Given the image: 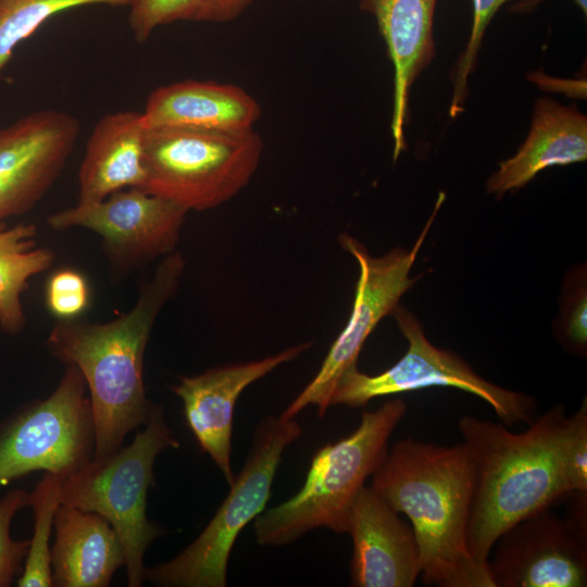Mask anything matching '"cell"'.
<instances>
[{
    "mask_svg": "<svg viewBox=\"0 0 587 587\" xmlns=\"http://www.w3.org/2000/svg\"><path fill=\"white\" fill-rule=\"evenodd\" d=\"M185 268L180 252L163 258L153 276L140 287L135 305L107 323L59 319L47 347L85 378L95 424L92 459L123 446L126 435L145 425L154 408L143 384L145 350L164 304L176 292Z\"/></svg>",
    "mask_w": 587,
    "mask_h": 587,
    "instance_id": "6da1fadb",
    "label": "cell"
},
{
    "mask_svg": "<svg viewBox=\"0 0 587 587\" xmlns=\"http://www.w3.org/2000/svg\"><path fill=\"white\" fill-rule=\"evenodd\" d=\"M371 477L372 489L409 517L425 585L494 587L488 564L475 560L467 548L475 467L464 442L444 447L399 440Z\"/></svg>",
    "mask_w": 587,
    "mask_h": 587,
    "instance_id": "7a4b0ae2",
    "label": "cell"
},
{
    "mask_svg": "<svg viewBox=\"0 0 587 587\" xmlns=\"http://www.w3.org/2000/svg\"><path fill=\"white\" fill-rule=\"evenodd\" d=\"M565 409L557 404L512 433L472 415L458 428L473 458L475 485L466 541L472 557L488 564L498 537L521 520L565 498L558 465V439Z\"/></svg>",
    "mask_w": 587,
    "mask_h": 587,
    "instance_id": "3957f363",
    "label": "cell"
},
{
    "mask_svg": "<svg viewBox=\"0 0 587 587\" xmlns=\"http://www.w3.org/2000/svg\"><path fill=\"white\" fill-rule=\"evenodd\" d=\"M405 412L401 399L386 401L375 411H364L349 436L319 449L300 490L254 519L257 542L283 546L319 527L348 533L351 507Z\"/></svg>",
    "mask_w": 587,
    "mask_h": 587,
    "instance_id": "277c9868",
    "label": "cell"
},
{
    "mask_svg": "<svg viewBox=\"0 0 587 587\" xmlns=\"http://www.w3.org/2000/svg\"><path fill=\"white\" fill-rule=\"evenodd\" d=\"M133 441L115 452L91 459L61 484V503L103 516L114 528L125 555L128 587L146 582L145 553L163 529L147 517V496L154 483L153 465L165 449L179 447L164 417L154 405Z\"/></svg>",
    "mask_w": 587,
    "mask_h": 587,
    "instance_id": "5b68a950",
    "label": "cell"
},
{
    "mask_svg": "<svg viewBox=\"0 0 587 587\" xmlns=\"http://www.w3.org/2000/svg\"><path fill=\"white\" fill-rule=\"evenodd\" d=\"M262 152V138L253 129L147 128L140 188L188 212L214 209L248 185Z\"/></svg>",
    "mask_w": 587,
    "mask_h": 587,
    "instance_id": "8992f818",
    "label": "cell"
},
{
    "mask_svg": "<svg viewBox=\"0 0 587 587\" xmlns=\"http://www.w3.org/2000/svg\"><path fill=\"white\" fill-rule=\"evenodd\" d=\"M301 435L295 419L264 417L241 471L209 524L175 558L147 567L146 580L161 587H225L234 544L265 509L283 452Z\"/></svg>",
    "mask_w": 587,
    "mask_h": 587,
    "instance_id": "52a82bcc",
    "label": "cell"
},
{
    "mask_svg": "<svg viewBox=\"0 0 587 587\" xmlns=\"http://www.w3.org/2000/svg\"><path fill=\"white\" fill-rule=\"evenodd\" d=\"M87 385L75 365L52 394L0 427V488L36 471L64 478L92 459L95 424Z\"/></svg>",
    "mask_w": 587,
    "mask_h": 587,
    "instance_id": "ba28073f",
    "label": "cell"
},
{
    "mask_svg": "<svg viewBox=\"0 0 587 587\" xmlns=\"http://www.w3.org/2000/svg\"><path fill=\"white\" fill-rule=\"evenodd\" d=\"M392 315L408 341L404 355L376 375H367L357 365L351 366L339 379L332 396V405L358 408L378 397L429 387H451L486 401L507 425L534 421L536 403L532 397L486 380L460 355L430 344L421 323L403 307L398 305Z\"/></svg>",
    "mask_w": 587,
    "mask_h": 587,
    "instance_id": "9c48e42d",
    "label": "cell"
},
{
    "mask_svg": "<svg viewBox=\"0 0 587 587\" xmlns=\"http://www.w3.org/2000/svg\"><path fill=\"white\" fill-rule=\"evenodd\" d=\"M445 199V192H440L433 213L410 249L398 248L385 255L373 257L355 238L347 234L339 237L341 247L351 253L359 264L360 273L352 310L319 372L290 402L282 416L295 419L310 404L316 407L320 417L326 413L332 405V396L339 379L347 370L357 365L367 337L385 316L392 314L401 297L417 282L410 273Z\"/></svg>",
    "mask_w": 587,
    "mask_h": 587,
    "instance_id": "30bf717a",
    "label": "cell"
},
{
    "mask_svg": "<svg viewBox=\"0 0 587 587\" xmlns=\"http://www.w3.org/2000/svg\"><path fill=\"white\" fill-rule=\"evenodd\" d=\"M187 213L165 198L132 187L54 212L47 224L54 230L80 227L96 233L113 270L125 273L173 253Z\"/></svg>",
    "mask_w": 587,
    "mask_h": 587,
    "instance_id": "8fae6325",
    "label": "cell"
},
{
    "mask_svg": "<svg viewBox=\"0 0 587 587\" xmlns=\"http://www.w3.org/2000/svg\"><path fill=\"white\" fill-rule=\"evenodd\" d=\"M68 112L42 109L0 126V224L32 210L57 182L79 137Z\"/></svg>",
    "mask_w": 587,
    "mask_h": 587,
    "instance_id": "7c38bea8",
    "label": "cell"
},
{
    "mask_svg": "<svg viewBox=\"0 0 587 587\" xmlns=\"http://www.w3.org/2000/svg\"><path fill=\"white\" fill-rule=\"evenodd\" d=\"M488 558L494 587H585L587 544L550 508L509 527Z\"/></svg>",
    "mask_w": 587,
    "mask_h": 587,
    "instance_id": "4fadbf2b",
    "label": "cell"
},
{
    "mask_svg": "<svg viewBox=\"0 0 587 587\" xmlns=\"http://www.w3.org/2000/svg\"><path fill=\"white\" fill-rule=\"evenodd\" d=\"M311 347L303 342L258 361L227 364L193 376H182L172 386L184 407L187 425L201 450L210 455L230 485L232 435L235 404L241 392L274 369Z\"/></svg>",
    "mask_w": 587,
    "mask_h": 587,
    "instance_id": "5bb4252c",
    "label": "cell"
},
{
    "mask_svg": "<svg viewBox=\"0 0 587 587\" xmlns=\"http://www.w3.org/2000/svg\"><path fill=\"white\" fill-rule=\"evenodd\" d=\"M348 533L353 544V586L415 585L422 566L413 528L371 486H363L351 507Z\"/></svg>",
    "mask_w": 587,
    "mask_h": 587,
    "instance_id": "9a60e30c",
    "label": "cell"
},
{
    "mask_svg": "<svg viewBox=\"0 0 587 587\" xmlns=\"http://www.w3.org/2000/svg\"><path fill=\"white\" fill-rule=\"evenodd\" d=\"M437 0H360L372 14L394 66V103L390 123L394 161L405 149L411 87L436 54L433 35Z\"/></svg>",
    "mask_w": 587,
    "mask_h": 587,
    "instance_id": "2e32d148",
    "label": "cell"
},
{
    "mask_svg": "<svg viewBox=\"0 0 587 587\" xmlns=\"http://www.w3.org/2000/svg\"><path fill=\"white\" fill-rule=\"evenodd\" d=\"M260 117L259 102L245 89L193 79L158 87L149 95L141 112L146 128L207 132L250 130Z\"/></svg>",
    "mask_w": 587,
    "mask_h": 587,
    "instance_id": "e0dca14e",
    "label": "cell"
},
{
    "mask_svg": "<svg viewBox=\"0 0 587 587\" xmlns=\"http://www.w3.org/2000/svg\"><path fill=\"white\" fill-rule=\"evenodd\" d=\"M587 159V117L576 107H564L553 99H537L529 133L517 152L499 163L488 178L486 191L501 199L519 190L539 172Z\"/></svg>",
    "mask_w": 587,
    "mask_h": 587,
    "instance_id": "ac0fdd59",
    "label": "cell"
},
{
    "mask_svg": "<svg viewBox=\"0 0 587 587\" xmlns=\"http://www.w3.org/2000/svg\"><path fill=\"white\" fill-rule=\"evenodd\" d=\"M50 548L54 587H108L125 565L121 540L101 515L60 503Z\"/></svg>",
    "mask_w": 587,
    "mask_h": 587,
    "instance_id": "d6986e66",
    "label": "cell"
},
{
    "mask_svg": "<svg viewBox=\"0 0 587 587\" xmlns=\"http://www.w3.org/2000/svg\"><path fill=\"white\" fill-rule=\"evenodd\" d=\"M141 112L116 111L93 126L78 171V202H98L145 180Z\"/></svg>",
    "mask_w": 587,
    "mask_h": 587,
    "instance_id": "ffe728a7",
    "label": "cell"
},
{
    "mask_svg": "<svg viewBox=\"0 0 587 587\" xmlns=\"http://www.w3.org/2000/svg\"><path fill=\"white\" fill-rule=\"evenodd\" d=\"M36 235L33 224H0V328L11 335L25 327L22 295L29 280L54 262L51 250L37 246Z\"/></svg>",
    "mask_w": 587,
    "mask_h": 587,
    "instance_id": "44dd1931",
    "label": "cell"
},
{
    "mask_svg": "<svg viewBox=\"0 0 587 587\" xmlns=\"http://www.w3.org/2000/svg\"><path fill=\"white\" fill-rule=\"evenodd\" d=\"M253 0H130L128 23L135 41L143 43L161 26L176 22L226 23Z\"/></svg>",
    "mask_w": 587,
    "mask_h": 587,
    "instance_id": "7402d4cb",
    "label": "cell"
},
{
    "mask_svg": "<svg viewBox=\"0 0 587 587\" xmlns=\"http://www.w3.org/2000/svg\"><path fill=\"white\" fill-rule=\"evenodd\" d=\"M63 476L45 472L41 480L29 492V507L34 514V534L18 587H52L49 539L54 515L61 503L60 488Z\"/></svg>",
    "mask_w": 587,
    "mask_h": 587,
    "instance_id": "603a6c76",
    "label": "cell"
},
{
    "mask_svg": "<svg viewBox=\"0 0 587 587\" xmlns=\"http://www.w3.org/2000/svg\"><path fill=\"white\" fill-rule=\"evenodd\" d=\"M130 0H0V80L16 48L49 18L92 4L128 7Z\"/></svg>",
    "mask_w": 587,
    "mask_h": 587,
    "instance_id": "cb8c5ba5",
    "label": "cell"
},
{
    "mask_svg": "<svg viewBox=\"0 0 587 587\" xmlns=\"http://www.w3.org/2000/svg\"><path fill=\"white\" fill-rule=\"evenodd\" d=\"M558 465L564 490L587 491V400L565 416L558 439Z\"/></svg>",
    "mask_w": 587,
    "mask_h": 587,
    "instance_id": "d4e9b609",
    "label": "cell"
},
{
    "mask_svg": "<svg viewBox=\"0 0 587 587\" xmlns=\"http://www.w3.org/2000/svg\"><path fill=\"white\" fill-rule=\"evenodd\" d=\"M473 24L469 41L461 53L452 76L453 92L449 107L450 117H457L464 110L469 95L467 78L473 72L485 32L498 12L508 0H472Z\"/></svg>",
    "mask_w": 587,
    "mask_h": 587,
    "instance_id": "484cf974",
    "label": "cell"
},
{
    "mask_svg": "<svg viewBox=\"0 0 587 587\" xmlns=\"http://www.w3.org/2000/svg\"><path fill=\"white\" fill-rule=\"evenodd\" d=\"M29 505V492L24 489L8 491L0 499V587H9L23 572L29 540L10 536L11 522L16 512Z\"/></svg>",
    "mask_w": 587,
    "mask_h": 587,
    "instance_id": "4316f807",
    "label": "cell"
},
{
    "mask_svg": "<svg viewBox=\"0 0 587 587\" xmlns=\"http://www.w3.org/2000/svg\"><path fill=\"white\" fill-rule=\"evenodd\" d=\"M87 283L73 270L55 272L48 280L46 301L49 310L58 319H73L88 304Z\"/></svg>",
    "mask_w": 587,
    "mask_h": 587,
    "instance_id": "83f0119b",
    "label": "cell"
},
{
    "mask_svg": "<svg viewBox=\"0 0 587 587\" xmlns=\"http://www.w3.org/2000/svg\"><path fill=\"white\" fill-rule=\"evenodd\" d=\"M587 295L586 286L579 284L566 299L563 316V336L575 352L585 354L587 347Z\"/></svg>",
    "mask_w": 587,
    "mask_h": 587,
    "instance_id": "f1b7e54d",
    "label": "cell"
},
{
    "mask_svg": "<svg viewBox=\"0 0 587 587\" xmlns=\"http://www.w3.org/2000/svg\"><path fill=\"white\" fill-rule=\"evenodd\" d=\"M528 79L545 90L563 92L574 99H586V79H562L546 75L542 71L528 74Z\"/></svg>",
    "mask_w": 587,
    "mask_h": 587,
    "instance_id": "f546056e",
    "label": "cell"
},
{
    "mask_svg": "<svg viewBox=\"0 0 587 587\" xmlns=\"http://www.w3.org/2000/svg\"><path fill=\"white\" fill-rule=\"evenodd\" d=\"M565 497L569 502L563 519L573 533L587 544V491H573Z\"/></svg>",
    "mask_w": 587,
    "mask_h": 587,
    "instance_id": "4dcf8cb0",
    "label": "cell"
},
{
    "mask_svg": "<svg viewBox=\"0 0 587 587\" xmlns=\"http://www.w3.org/2000/svg\"><path fill=\"white\" fill-rule=\"evenodd\" d=\"M546 0H519L513 3L510 8L511 13L515 14H526L534 11L538 4ZM577 7L582 10L584 15L587 14V0H574Z\"/></svg>",
    "mask_w": 587,
    "mask_h": 587,
    "instance_id": "1f68e13d",
    "label": "cell"
}]
</instances>
